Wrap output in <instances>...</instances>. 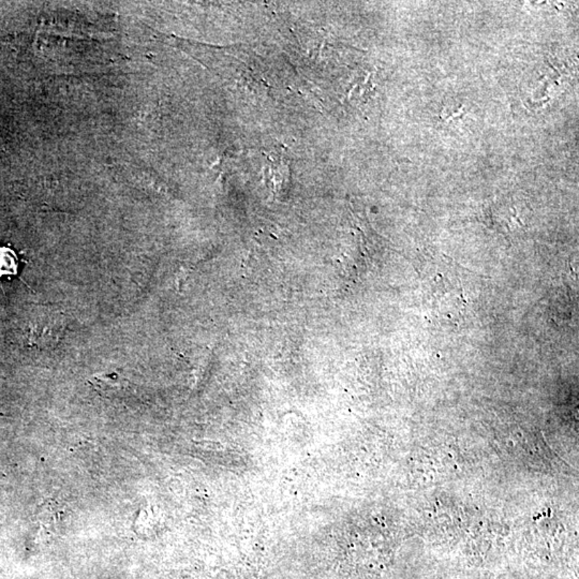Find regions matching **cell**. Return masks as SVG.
Segmentation results:
<instances>
[{
	"mask_svg": "<svg viewBox=\"0 0 579 579\" xmlns=\"http://www.w3.org/2000/svg\"><path fill=\"white\" fill-rule=\"evenodd\" d=\"M92 386L98 393L106 397H115L127 391L129 382L117 374H101L92 379Z\"/></svg>",
	"mask_w": 579,
	"mask_h": 579,
	"instance_id": "6da1fadb",
	"label": "cell"
},
{
	"mask_svg": "<svg viewBox=\"0 0 579 579\" xmlns=\"http://www.w3.org/2000/svg\"><path fill=\"white\" fill-rule=\"evenodd\" d=\"M62 323L57 320V318L52 316H47L44 322L35 324L33 334L35 335V339L40 340L41 344H54L59 336L62 334Z\"/></svg>",
	"mask_w": 579,
	"mask_h": 579,
	"instance_id": "7a4b0ae2",
	"label": "cell"
},
{
	"mask_svg": "<svg viewBox=\"0 0 579 579\" xmlns=\"http://www.w3.org/2000/svg\"><path fill=\"white\" fill-rule=\"evenodd\" d=\"M17 267L19 262L15 251H12L9 248L0 247V277L15 275Z\"/></svg>",
	"mask_w": 579,
	"mask_h": 579,
	"instance_id": "3957f363",
	"label": "cell"
}]
</instances>
